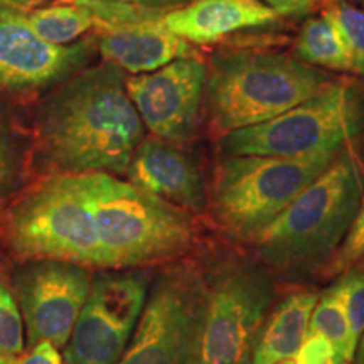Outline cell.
<instances>
[{
	"mask_svg": "<svg viewBox=\"0 0 364 364\" xmlns=\"http://www.w3.org/2000/svg\"><path fill=\"white\" fill-rule=\"evenodd\" d=\"M36 129L49 162L65 174H125L144 140L124 71L105 61L56 86L39 105Z\"/></svg>",
	"mask_w": 364,
	"mask_h": 364,
	"instance_id": "obj_1",
	"label": "cell"
},
{
	"mask_svg": "<svg viewBox=\"0 0 364 364\" xmlns=\"http://www.w3.org/2000/svg\"><path fill=\"white\" fill-rule=\"evenodd\" d=\"M364 167L351 150L339 152L270 225L250 243L272 273L294 275L334 257L358 215Z\"/></svg>",
	"mask_w": 364,
	"mask_h": 364,
	"instance_id": "obj_2",
	"label": "cell"
},
{
	"mask_svg": "<svg viewBox=\"0 0 364 364\" xmlns=\"http://www.w3.org/2000/svg\"><path fill=\"white\" fill-rule=\"evenodd\" d=\"M93 218L103 270H134L184 257L194 248L193 215L105 172L76 174Z\"/></svg>",
	"mask_w": 364,
	"mask_h": 364,
	"instance_id": "obj_3",
	"label": "cell"
},
{
	"mask_svg": "<svg viewBox=\"0 0 364 364\" xmlns=\"http://www.w3.org/2000/svg\"><path fill=\"white\" fill-rule=\"evenodd\" d=\"M329 81L326 71L289 54L225 53L208 66L204 102L213 125L226 135L282 115Z\"/></svg>",
	"mask_w": 364,
	"mask_h": 364,
	"instance_id": "obj_4",
	"label": "cell"
},
{
	"mask_svg": "<svg viewBox=\"0 0 364 364\" xmlns=\"http://www.w3.org/2000/svg\"><path fill=\"white\" fill-rule=\"evenodd\" d=\"M338 154L292 159L223 156L208 194L213 218L228 236L250 241L316 181Z\"/></svg>",
	"mask_w": 364,
	"mask_h": 364,
	"instance_id": "obj_5",
	"label": "cell"
},
{
	"mask_svg": "<svg viewBox=\"0 0 364 364\" xmlns=\"http://www.w3.org/2000/svg\"><path fill=\"white\" fill-rule=\"evenodd\" d=\"M4 236L19 260H56L103 270L93 218L76 174L58 172L27 189L9 209Z\"/></svg>",
	"mask_w": 364,
	"mask_h": 364,
	"instance_id": "obj_6",
	"label": "cell"
},
{
	"mask_svg": "<svg viewBox=\"0 0 364 364\" xmlns=\"http://www.w3.org/2000/svg\"><path fill=\"white\" fill-rule=\"evenodd\" d=\"M364 129V100L349 83L329 81L282 115L223 135V156L307 157L341 152Z\"/></svg>",
	"mask_w": 364,
	"mask_h": 364,
	"instance_id": "obj_7",
	"label": "cell"
},
{
	"mask_svg": "<svg viewBox=\"0 0 364 364\" xmlns=\"http://www.w3.org/2000/svg\"><path fill=\"white\" fill-rule=\"evenodd\" d=\"M204 277L208 302L199 364H252L275 297L273 273L257 258L226 255Z\"/></svg>",
	"mask_w": 364,
	"mask_h": 364,
	"instance_id": "obj_8",
	"label": "cell"
},
{
	"mask_svg": "<svg viewBox=\"0 0 364 364\" xmlns=\"http://www.w3.org/2000/svg\"><path fill=\"white\" fill-rule=\"evenodd\" d=\"M204 270L176 263L150 284L147 300L118 364H199L206 314Z\"/></svg>",
	"mask_w": 364,
	"mask_h": 364,
	"instance_id": "obj_9",
	"label": "cell"
},
{
	"mask_svg": "<svg viewBox=\"0 0 364 364\" xmlns=\"http://www.w3.org/2000/svg\"><path fill=\"white\" fill-rule=\"evenodd\" d=\"M150 275L103 270L91 277L88 299L65 346V364H118L145 306Z\"/></svg>",
	"mask_w": 364,
	"mask_h": 364,
	"instance_id": "obj_10",
	"label": "cell"
},
{
	"mask_svg": "<svg viewBox=\"0 0 364 364\" xmlns=\"http://www.w3.org/2000/svg\"><path fill=\"white\" fill-rule=\"evenodd\" d=\"M97 36L68 46L39 38L24 11L0 4V91L31 95L53 90L75 76L97 56Z\"/></svg>",
	"mask_w": 364,
	"mask_h": 364,
	"instance_id": "obj_11",
	"label": "cell"
},
{
	"mask_svg": "<svg viewBox=\"0 0 364 364\" xmlns=\"http://www.w3.org/2000/svg\"><path fill=\"white\" fill-rule=\"evenodd\" d=\"M91 273L76 263L27 262L16 275V297L27 331V346L48 341L65 348L88 299Z\"/></svg>",
	"mask_w": 364,
	"mask_h": 364,
	"instance_id": "obj_12",
	"label": "cell"
},
{
	"mask_svg": "<svg viewBox=\"0 0 364 364\" xmlns=\"http://www.w3.org/2000/svg\"><path fill=\"white\" fill-rule=\"evenodd\" d=\"M206 80V63L188 56L161 70L129 76L125 88L144 127L157 139L179 145L193 139L198 129Z\"/></svg>",
	"mask_w": 364,
	"mask_h": 364,
	"instance_id": "obj_13",
	"label": "cell"
},
{
	"mask_svg": "<svg viewBox=\"0 0 364 364\" xmlns=\"http://www.w3.org/2000/svg\"><path fill=\"white\" fill-rule=\"evenodd\" d=\"M125 176L132 184L191 215L206 211L208 189L203 172L176 144L157 136L144 139L135 149Z\"/></svg>",
	"mask_w": 364,
	"mask_h": 364,
	"instance_id": "obj_14",
	"label": "cell"
},
{
	"mask_svg": "<svg viewBox=\"0 0 364 364\" xmlns=\"http://www.w3.org/2000/svg\"><path fill=\"white\" fill-rule=\"evenodd\" d=\"M279 16L260 0H193L169 9L162 24L189 44H209L247 29L268 27Z\"/></svg>",
	"mask_w": 364,
	"mask_h": 364,
	"instance_id": "obj_15",
	"label": "cell"
},
{
	"mask_svg": "<svg viewBox=\"0 0 364 364\" xmlns=\"http://www.w3.org/2000/svg\"><path fill=\"white\" fill-rule=\"evenodd\" d=\"M162 19L102 31L97 36L98 54L130 75L152 73L176 59L196 56L194 46L172 34Z\"/></svg>",
	"mask_w": 364,
	"mask_h": 364,
	"instance_id": "obj_16",
	"label": "cell"
},
{
	"mask_svg": "<svg viewBox=\"0 0 364 364\" xmlns=\"http://www.w3.org/2000/svg\"><path fill=\"white\" fill-rule=\"evenodd\" d=\"M317 299L318 295L309 289L284 295L275 309L268 312L255 346L252 364H277L294 359L309 336Z\"/></svg>",
	"mask_w": 364,
	"mask_h": 364,
	"instance_id": "obj_17",
	"label": "cell"
},
{
	"mask_svg": "<svg viewBox=\"0 0 364 364\" xmlns=\"http://www.w3.org/2000/svg\"><path fill=\"white\" fill-rule=\"evenodd\" d=\"M294 56L318 70L353 71V59L343 34L326 12L306 21L295 41Z\"/></svg>",
	"mask_w": 364,
	"mask_h": 364,
	"instance_id": "obj_18",
	"label": "cell"
},
{
	"mask_svg": "<svg viewBox=\"0 0 364 364\" xmlns=\"http://www.w3.org/2000/svg\"><path fill=\"white\" fill-rule=\"evenodd\" d=\"M309 332H316V334L324 336L329 341L334 348L339 364L353 363L358 341L353 336L348 314H346L343 299H341L336 284H332L317 299L316 307L312 311Z\"/></svg>",
	"mask_w": 364,
	"mask_h": 364,
	"instance_id": "obj_19",
	"label": "cell"
},
{
	"mask_svg": "<svg viewBox=\"0 0 364 364\" xmlns=\"http://www.w3.org/2000/svg\"><path fill=\"white\" fill-rule=\"evenodd\" d=\"M26 19L39 38L56 46L75 43L81 36L95 29L93 21L88 14L66 0L26 12Z\"/></svg>",
	"mask_w": 364,
	"mask_h": 364,
	"instance_id": "obj_20",
	"label": "cell"
},
{
	"mask_svg": "<svg viewBox=\"0 0 364 364\" xmlns=\"http://www.w3.org/2000/svg\"><path fill=\"white\" fill-rule=\"evenodd\" d=\"M27 144L24 135L0 102V199L19 189L26 176Z\"/></svg>",
	"mask_w": 364,
	"mask_h": 364,
	"instance_id": "obj_21",
	"label": "cell"
},
{
	"mask_svg": "<svg viewBox=\"0 0 364 364\" xmlns=\"http://www.w3.org/2000/svg\"><path fill=\"white\" fill-rule=\"evenodd\" d=\"M326 14L343 34L353 59V71L364 76V12L346 0H338Z\"/></svg>",
	"mask_w": 364,
	"mask_h": 364,
	"instance_id": "obj_22",
	"label": "cell"
},
{
	"mask_svg": "<svg viewBox=\"0 0 364 364\" xmlns=\"http://www.w3.org/2000/svg\"><path fill=\"white\" fill-rule=\"evenodd\" d=\"M24 321L12 290L0 282V356L19 358L24 353Z\"/></svg>",
	"mask_w": 364,
	"mask_h": 364,
	"instance_id": "obj_23",
	"label": "cell"
},
{
	"mask_svg": "<svg viewBox=\"0 0 364 364\" xmlns=\"http://www.w3.org/2000/svg\"><path fill=\"white\" fill-rule=\"evenodd\" d=\"M334 284L343 299L353 336L359 341L364 332V263L348 268Z\"/></svg>",
	"mask_w": 364,
	"mask_h": 364,
	"instance_id": "obj_24",
	"label": "cell"
},
{
	"mask_svg": "<svg viewBox=\"0 0 364 364\" xmlns=\"http://www.w3.org/2000/svg\"><path fill=\"white\" fill-rule=\"evenodd\" d=\"M364 257V194L359 204L358 215L354 218L351 230L346 236L343 245L334 255V263L332 270L334 272H346L348 268L356 265V263Z\"/></svg>",
	"mask_w": 364,
	"mask_h": 364,
	"instance_id": "obj_25",
	"label": "cell"
},
{
	"mask_svg": "<svg viewBox=\"0 0 364 364\" xmlns=\"http://www.w3.org/2000/svg\"><path fill=\"white\" fill-rule=\"evenodd\" d=\"M294 361L295 364H339L332 344L316 332H309Z\"/></svg>",
	"mask_w": 364,
	"mask_h": 364,
	"instance_id": "obj_26",
	"label": "cell"
},
{
	"mask_svg": "<svg viewBox=\"0 0 364 364\" xmlns=\"http://www.w3.org/2000/svg\"><path fill=\"white\" fill-rule=\"evenodd\" d=\"M16 364H65L59 349L54 348L51 343L43 341L29 349V353L21 354L16 358Z\"/></svg>",
	"mask_w": 364,
	"mask_h": 364,
	"instance_id": "obj_27",
	"label": "cell"
},
{
	"mask_svg": "<svg viewBox=\"0 0 364 364\" xmlns=\"http://www.w3.org/2000/svg\"><path fill=\"white\" fill-rule=\"evenodd\" d=\"M317 2L318 0H265V6L279 17H302L312 11Z\"/></svg>",
	"mask_w": 364,
	"mask_h": 364,
	"instance_id": "obj_28",
	"label": "cell"
},
{
	"mask_svg": "<svg viewBox=\"0 0 364 364\" xmlns=\"http://www.w3.org/2000/svg\"><path fill=\"white\" fill-rule=\"evenodd\" d=\"M118 2L139 4V6L147 7H159V9H174L181 6V0H118Z\"/></svg>",
	"mask_w": 364,
	"mask_h": 364,
	"instance_id": "obj_29",
	"label": "cell"
},
{
	"mask_svg": "<svg viewBox=\"0 0 364 364\" xmlns=\"http://www.w3.org/2000/svg\"><path fill=\"white\" fill-rule=\"evenodd\" d=\"M0 4L24 12H27V9H29V0H0Z\"/></svg>",
	"mask_w": 364,
	"mask_h": 364,
	"instance_id": "obj_30",
	"label": "cell"
},
{
	"mask_svg": "<svg viewBox=\"0 0 364 364\" xmlns=\"http://www.w3.org/2000/svg\"><path fill=\"white\" fill-rule=\"evenodd\" d=\"M353 361H354V364H364V332H363L361 338H359V341H358L356 353H354Z\"/></svg>",
	"mask_w": 364,
	"mask_h": 364,
	"instance_id": "obj_31",
	"label": "cell"
},
{
	"mask_svg": "<svg viewBox=\"0 0 364 364\" xmlns=\"http://www.w3.org/2000/svg\"><path fill=\"white\" fill-rule=\"evenodd\" d=\"M0 364H16V358H4V356H0Z\"/></svg>",
	"mask_w": 364,
	"mask_h": 364,
	"instance_id": "obj_32",
	"label": "cell"
},
{
	"mask_svg": "<svg viewBox=\"0 0 364 364\" xmlns=\"http://www.w3.org/2000/svg\"><path fill=\"white\" fill-rule=\"evenodd\" d=\"M277 364H295V361H294V359H285V361H280Z\"/></svg>",
	"mask_w": 364,
	"mask_h": 364,
	"instance_id": "obj_33",
	"label": "cell"
},
{
	"mask_svg": "<svg viewBox=\"0 0 364 364\" xmlns=\"http://www.w3.org/2000/svg\"><path fill=\"white\" fill-rule=\"evenodd\" d=\"M181 2H193V0H181Z\"/></svg>",
	"mask_w": 364,
	"mask_h": 364,
	"instance_id": "obj_34",
	"label": "cell"
}]
</instances>
